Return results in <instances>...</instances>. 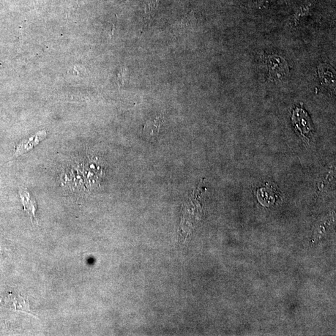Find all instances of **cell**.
<instances>
[{"label":"cell","mask_w":336,"mask_h":336,"mask_svg":"<svg viewBox=\"0 0 336 336\" xmlns=\"http://www.w3.org/2000/svg\"><path fill=\"white\" fill-rule=\"evenodd\" d=\"M293 121L300 133L305 137H307L308 134L313 130L310 117L301 108H297L293 111Z\"/></svg>","instance_id":"6da1fadb"},{"label":"cell","mask_w":336,"mask_h":336,"mask_svg":"<svg viewBox=\"0 0 336 336\" xmlns=\"http://www.w3.org/2000/svg\"><path fill=\"white\" fill-rule=\"evenodd\" d=\"M47 136V132L45 130L40 131L31 136L28 140H24L20 142L15 147V156L16 157H20L21 155L25 154L27 152L37 146L41 141L45 140Z\"/></svg>","instance_id":"7a4b0ae2"},{"label":"cell","mask_w":336,"mask_h":336,"mask_svg":"<svg viewBox=\"0 0 336 336\" xmlns=\"http://www.w3.org/2000/svg\"><path fill=\"white\" fill-rule=\"evenodd\" d=\"M164 117H157L155 119L148 120L144 124L143 133L144 137L150 141L154 142L158 137Z\"/></svg>","instance_id":"3957f363"},{"label":"cell","mask_w":336,"mask_h":336,"mask_svg":"<svg viewBox=\"0 0 336 336\" xmlns=\"http://www.w3.org/2000/svg\"><path fill=\"white\" fill-rule=\"evenodd\" d=\"M20 194L24 209L26 210L30 217L31 218L32 222H34V220H35L38 223L35 215L37 209L36 203H35V201L30 196L28 191L26 190H21Z\"/></svg>","instance_id":"277c9868"},{"label":"cell","mask_w":336,"mask_h":336,"mask_svg":"<svg viewBox=\"0 0 336 336\" xmlns=\"http://www.w3.org/2000/svg\"><path fill=\"white\" fill-rule=\"evenodd\" d=\"M270 59V66L271 73L276 79L283 78L285 73L288 72V68L285 62L280 58V57L273 56Z\"/></svg>","instance_id":"5b68a950"},{"label":"cell","mask_w":336,"mask_h":336,"mask_svg":"<svg viewBox=\"0 0 336 336\" xmlns=\"http://www.w3.org/2000/svg\"><path fill=\"white\" fill-rule=\"evenodd\" d=\"M258 200L265 205H270L274 203L276 195L273 187L266 186L258 191Z\"/></svg>","instance_id":"8992f818"},{"label":"cell","mask_w":336,"mask_h":336,"mask_svg":"<svg viewBox=\"0 0 336 336\" xmlns=\"http://www.w3.org/2000/svg\"><path fill=\"white\" fill-rule=\"evenodd\" d=\"M159 4V0H147L144 5V13L146 22H149L150 19L154 17L156 10H157Z\"/></svg>","instance_id":"52a82bcc"}]
</instances>
